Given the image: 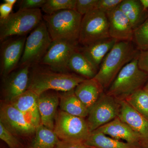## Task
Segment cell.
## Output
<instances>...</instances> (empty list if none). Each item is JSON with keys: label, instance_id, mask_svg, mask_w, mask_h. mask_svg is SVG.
I'll return each mask as SVG.
<instances>
[{"label": "cell", "instance_id": "obj_1", "mask_svg": "<svg viewBox=\"0 0 148 148\" xmlns=\"http://www.w3.org/2000/svg\"><path fill=\"white\" fill-rule=\"evenodd\" d=\"M132 41H118L103 59L95 78L104 89L109 88L126 64L140 53Z\"/></svg>", "mask_w": 148, "mask_h": 148}, {"label": "cell", "instance_id": "obj_2", "mask_svg": "<svg viewBox=\"0 0 148 148\" xmlns=\"http://www.w3.org/2000/svg\"><path fill=\"white\" fill-rule=\"evenodd\" d=\"M85 79L82 76L69 73L34 69L30 75L28 89L32 90L38 96L50 90L67 92L75 89Z\"/></svg>", "mask_w": 148, "mask_h": 148}, {"label": "cell", "instance_id": "obj_3", "mask_svg": "<svg viewBox=\"0 0 148 148\" xmlns=\"http://www.w3.org/2000/svg\"><path fill=\"white\" fill-rule=\"evenodd\" d=\"M148 80V73L139 68L136 58L122 69L106 93L119 101H124L143 88Z\"/></svg>", "mask_w": 148, "mask_h": 148}, {"label": "cell", "instance_id": "obj_4", "mask_svg": "<svg viewBox=\"0 0 148 148\" xmlns=\"http://www.w3.org/2000/svg\"><path fill=\"white\" fill-rule=\"evenodd\" d=\"M43 18L52 41L78 42L82 16L76 10L60 11L44 15Z\"/></svg>", "mask_w": 148, "mask_h": 148}, {"label": "cell", "instance_id": "obj_5", "mask_svg": "<svg viewBox=\"0 0 148 148\" xmlns=\"http://www.w3.org/2000/svg\"><path fill=\"white\" fill-rule=\"evenodd\" d=\"M43 17L40 8L19 10L5 19L0 20L1 41L13 36H24L37 27Z\"/></svg>", "mask_w": 148, "mask_h": 148}, {"label": "cell", "instance_id": "obj_6", "mask_svg": "<svg viewBox=\"0 0 148 148\" xmlns=\"http://www.w3.org/2000/svg\"><path fill=\"white\" fill-rule=\"evenodd\" d=\"M52 42L45 22L41 21L26 39L20 66L41 62Z\"/></svg>", "mask_w": 148, "mask_h": 148}, {"label": "cell", "instance_id": "obj_7", "mask_svg": "<svg viewBox=\"0 0 148 148\" xmlns=\"http://www.w3.org/2000/svg\"><path fill=\"white\" fill-rule=\"evenodd\" d=\"M53 131L60 140L83 143L91 133L84 118L61 110L56 115Z\"/></svg>", "mask_w": 148, "mask_h": 148}, {"label": "cell", "instance_id": "obj_8", "mask_svg": "<svg viewBox=\"0 0 148 148\" xmlns=\"http://www.w3.org/2000/svg\"><path fill=\"white\" fill-rule=\"evenodd\" d=\"M106 14L99 10L91 11L82 17L78 42L86 46L110 38Z\"/></svg>", "mask_w": 148, "mask_h": 148}, {"label": "cell", "instance_id": "obj_9", "mask_svg": "<svg viewBox=\"0 0 148 148\" xmlns=\"http://www.w3.org/2000/svg\"><path fill=\"white\" fill-rule=\"evenodd\" d=\"M120 101L103 92L90 109L86 122L92 132L118 117Z\"/></svg>", "mask_w": 148, "mask_h": 148}, {"label": "cell", "instance_id": "obj_10", "mask_svg": "<svg viewBox=\"0 0 148 148\" xmlns=\"http://www.w3.org/2000/svg\"><path fill=\"white\" fill-rule=\"evenodd\" d=\"M78 43L65 40L52 41L41 63L54 71L68 73L69 60L77 50Z\"/></svg>", "mask_w": 148, "mask_h": 148}, {"label": "cell", "instance_id": "obj_11", "mask_svg": "<svg viewBox=\"0 0 148 148\" xmlns=\"http://www.w3.org/2000/svg\"><path fill=\"white\" fill-rule=\"evenodd\" d=\"M0 123L16 136L29 137L35 134L36 129L20 111L9 103L1 105Z\"/></svg>", "mask_w": 148, "mask_h": 148}, {"label": "cell", "instance_id": "obj_12", "mask_svg": "<svg viewBox=\"0 0 148 148\" xmlns=\"http://www.w3.org/2000/svg\"><path fill=\"white\" fill-rule=\"evenodd\" d=\"M119 118L138 135L141 148H148V120L125 101H120Z\"/></svg>", "mask_w": 148, "mask_h": 148}, {"label": "cell", "instance_id": "obj_13", "mask_svg": "<svg viewBox=\"0 0 148 148\" xmlns=\"http://www.w3.org/2000/svg\"><path fill=\"white\" fill-rule=\"evenodd\" d=\"M25 37L8 40L1 48V73L4 76L8 75L20 63L26 42Z\"/></svg>", "mask_w": 148, "mask_h": 148}, {"label": "cell", "instance_id": "obj_14", "mask_svg": "<svg viewBox=\"0 0 148 148\" xmlns=\"http://www.w3.org/2000/svg\"><path fill=\"white\" fill-rule=\"evenodd\" d=\"M106 14L108 19L110 37L118 41H133L134 29L119 6Z\"/></svg>", "mask_w": 148, "mask_h": 148}, {"label": "cell", "instance_id": "obj_15", "mask_svg": "<svg viewBox=\"0 0 148 148\" xmlns=\"http://www.w3.org/2000/svg\"><path fill=\"white\" fill-rule=\"evenodd\" d=\"M31 65H25L16 71L9 74L5 81L3 91L7 100L10 102L28 89L30 79Z\"/></svg>", "mask_w": 148, "mask_h": 148}, {"label": "cell", "instance_id": "obj_16", "mask_svg": "<svg viewBox=\"0 0 148 148\" xmlns=\"http://www.w3.org/2000/svg\"><path fill=\"white\" fill-rule=\"evenodd\" d=\"M38 97L34 91L27 89L21 95L8 102L36 127L41 124L38 108Z\"/></svg>", "mask_w": 148, "mask_h": 148}, {"label": "cell", "instance_id": "obj_17", "mask_svg": "<svg viewBox=\"0 0 148 148\" xmlns=\"http://www.w3.org/2000/svg\"><path fill=\"white\" fill-rule=\"evenodd\" d=\"M94 131L140 147V139L138 135L119 117Z\"/></svg>", "mask_w": 148, "mask_h": 148}, {"label": "cell", "instance_id": "obj_18", "mask_svg": "<svg viewBox=\"0 0 148 148\" xmlns=\"http://www.w3.org/2000/svg\"><path fill=\"white\" fill-rule=\"evenodd\" d=\"M118 41L110 38L83 46L78 50L98 71L103 59Z\"/></svg>", "mask_w": 148, "mask_h": 148}, {"label": "cell", "instance_id": "obj_19", "mask_svg": "<svg viewBox=\"0 0 148 148\" xmlns=\"http://www.w3.org/2000/svg\"><path fill=\"white\" fill-rule=\"evenodd\" d=\"M59 100L58 95L46 92L41 94L38 98V108L41 124L53 130Z\"/></svg>", "mask_w": 148, "mask_h": 148}, {"label": "cell", "instance_id": "obj_20", "mask_svg": "<svg viewBox=\"0 0 148 148\" xmlns=\"http://www.w3.org/2000/svg\"><path fill=\"white\" fill-rule=\"evenodd\" d=\"M104 90L94 78L85 79L74 89L77 98L89 111L104 92Z\"/></svg>", "mask_w": 148, "mask_h": 148}, {"label": "cell", "instance_id": "obj_21", "mask_svg": "<svg viewBox=\"0 0 148 148\" xmlns=\"http://www.w3.org/2000/svg\"><path fill=\"white\" fill-rule=\"evenodd\" d=\"M61 111L71 115L85 118L88 116L89 110L77 97L75 90L62 92L59 96Z\"/></svg>", "mask_w": 148, "mask_h": 148}, {"label": "cell", "instance_id": "obj_22", "mask_svg": "<svg viewBox=\"0 0 148 148\" xmlns=\"http://www.w3.org/2000/svg\"><path fill=\"white\" fill-rule=\"evenodd\" d=\"M119 7L127 16L134 30L148 16V10L144 9L140 0H122Z\"/></svg>", "mask_w": 148, "mask_h": 148}, {"label": "cell", "instance_id": "obj_23", "mask_svg": "<svg viewBox=\"0 0 148 148\" xmlns=\"http://www.w3.org/2000/svg\"><path fill=\"white\" fill-rule=\"evenodd\" d=\"M84 143L92 148H141L138 146L116 140L103 133L94 131L91 132Z\"/></svg>", "mask_w": 148, "mask_h": 148}, {"label": "cell", "instance_id": "obj_24", "mask_svg": "<svg viewBox=\"0 0 148 148\" xmlns=\"http://www.w3.org/2000/svg\"><path fill=\"white\" fill-rule=\"evenodd\" d=\"M69 69L86 79L95 77L98 72L78 49L71 56L69 61Z\"/></svg>", "mask_w": 148, "mask_h": 148}, {"label": "cell", "instance_id": "obj_25", "mask_svg": "<svg viewBox=\"0 0 148 148\" xmlns=\"http://www.w3.org/2000/svg\"><path fill=\"white\" fill-rule=\"evenodd\" d=\"M35 136L27 148H57L60 139L52 130L40 125L36 127Z\"/></svg>", "mask_w": 148, "mask_h": 148}, {"label": "cell", "instance_id": "obj_26", "mask_svg": "<svg viewBox=\"0 0 148 148\" xmlns=\"http://www.w3.org/2000/svg\"><path fill=\"white\" fill-rule=\"evenodd\" d=\"M124 101L148 120V92L144 88L137 90Z\"/></svg>", "mask_w": 148, "mask_h": 148}, {"label": "cell", "instance_id": "obj_27", "mask_svg": "<svg viewBox=\"0 0 148 148\" xmlns=\"http://www.w3.org/2000/svg\"><path fill=\"white\" fill-rule=\"evenodd\" d=\"M77 0H47L41 8L47 14L64 10H75Z\"/></svg>", "mask_w": 148, "mask_h": 148}, {"label": "cell", "instance_id": "obj_28", "mask_svg": "<svg viewBox=\"0 0 148 148\" xmlns=\"http://www.w3.org/2000/svg\"><path fill=\"white\" fill-rule=\"evenodd\" d=\"M133 43L140 51L148 49V16L134 30Z\"/></svg>", "mask_w": 148, "mask_h": 148}, {"label": "cell", "instance_id": "obj_29", "mask_svg": "<svg viewBox=\"0 0 148 148\" xmlns=\"http://www.w3.org/2000/svg\"><path fill=\"white\" fill-rule=\"evenodd\" d=\"M0 138L10 148H23L16 136L0 123Z\"/></svg>", "mask_w": 148, "mask_h": 148}, {"label": "cell", "instance_id": "obj_30", "mask_svg": "<svg viewBox=\"0 0 148 148\" xmlns=\"http://www.w3.org/2000/svg\"><path fill=\"white\" fill-rule=\"evenodd\" d=\"M98 0H77L75 10L81 15H85L97 9Z\"/></svg>", "mask_w": 148, "mask_h": 148}, {"label": "cell", "instance_id": "obj_31", "mask_svg": "<svg viewBox=\"0 0 148 148\" xmlns=\"http://www.w3.org/2000/svg\"><path fill=\"white\" fill-rule=\"evenodd\" d=\"M122 0H98L97 9L107 14L116 8Z\"/></svg>", "mask_w": 148, "mask_h": 148}, {"label": "cell", "instance_id": "obj_32", "mask_svg": "<svg viewBox=\"0 0 148 148\" xmlns=\"http://www.w3.org/2000/svg\"><path fill=\"white\" fill-rule=\"evenodd\" d=\"M47 0H22L19 3V10H32L42 8Z\"/></svg>", "mask_w": 148, "mask_h": 148}, {"label": "cell", "instance_id": "obj_33", "mask_svg": "<svg viewBox=\"0 0 148 148\" xmlns=\"http://www.w3.org/2000/svg\"><path fill=\"white\" fill-rule=\"evenodd\" d=\"M139 68L148 73V49L140 51L138 57Z\"/></svg>", "mask_w": 148, "mask_h": 148}, {"label": "cell", "instance_id": "obj_34", "mask_svg": "<svg viewBox=\"0 0 148 148\" xmlns=\"http://www.w3.org/2000/svg\"><path fill=\"white\" fill-rule=\"evenodd\" d=\"M57 148H92L86 145L83 142L60 140Z\"/></svg>", "mask_w": 148, "mask_h": 148}, {"label": "cell", "instance_id": "obj_35", "mask_svg": "<svg viewBox=\"0 0 148 148\" xmlns=\"http://www.w3.org/2000/svg\"><path fill=\"white\" fill-rule=\"evenodd\" d=\"M13 6L4 3L0 5V20L5 19L11 14Z\"/></svg>", "mask_w": 148, "mask_h": 148}, {"label": "cell", "instance_id": "obj_36", "mask_svg": "<svg viewBox=\"0 0 148 148\" xmlns=\"http://www.w3.org/2000/svg\"><path fill=\"white\" fill-rule=\"evenodd\" d=\"M142 3L143 8L145 10H147L148 9V0H140Z\"/></svg>", "mask_w": 148, "mask_h": 148}, {"label": "cell", "instance_id": "obj_37", "mask_svg": "<svg viewBox=\"0 0 148 148\" xmlns=\"http://www.w3.org/2000/svg\"><path fill=\"white\" fill-rule=\"evenodd\" d=\"M16 1H17L16 0H5L4 1L5 3H7L8 4L12 6H13V5H14V4L16 3Z\"/></svg>", "mask_w": 148, "mask_h": 148}, {"label": "cell", "instance_id": "obj_38", "mask_svg": "<svg viewBox=\"0 0 148 148\" xmlns=\"http://www.w3.org/2000/svg\"><path fill=\"white\" fill-rule=\"evenodd\" d=\"M144 89L147 91V92H148V82L147 84L145 86V87L143 88Z\"/></svg>", "mask_w": 148, "mask_h": 148}]
</instances>
